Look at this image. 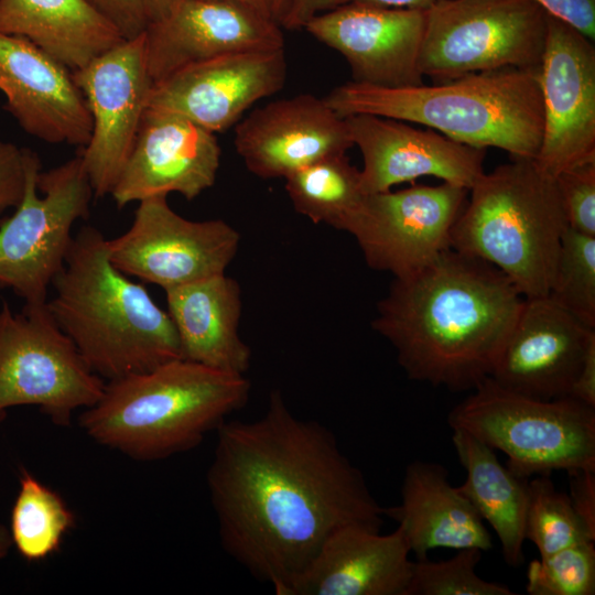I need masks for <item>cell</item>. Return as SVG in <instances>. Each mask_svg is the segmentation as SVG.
<instances>
[{
  "label": "cell",
  "instance_id": "8fae6325",
  "mask_svg": "<svg viewBox=\"0 0 595 595\" xmlns=\"http://www.w3.org/2000/svg\"><path fill=\"white\" fill-rule=\"evenodd\" d=\"M166 195L144 198L130 228L108 239L111 263L164 291L225 273L240 235L221 219L194 221L174 212Z\"/></svg>",
  "mask_w": 595,
  "mask_h": 595
},
{
  "label": "cell",
  "instance_id": "9c48e42d",
  "mask_svg": "<svg viewBox=\"0 0 595 595\" xmlns=\"http://www.w3.org/2000/svg\"><path fill=\"white\" fill-rule=\"evenodd\" d=\"M548 15L532 0H437L425 9L421 74L445 82L507 67L538 68Z\"/></svg>",
  "mask_w": 595,
  "mask_h": 595
},
{
  "label": "cell",
  "instance_id": "3957f363",
  "mask_svg": "<svg viewBox=\"0 0 595 595\" xmlns=\"http://www.w3.org/2000/svg\"><path fill=\"white\" fill-rule=\"evenodd\" d=\"M107 242L89 225L73 236L46 307L89 369L112 380L182 358V353L167 311L111 263Z\"/></svg>",
  "mask_w": 595,
  "mask_h": 595
},
{
  "label": "cell",
  "instance_id": "8992f818",
  "mask_svg": "<svg viewBox=\"0 0 595 595\" xmlns=\"http://www.w3.org/2000/svg\"><path fill=\"white\" fill-rule=\"evenodd\" d=\"M468 193L451 248L493 264L523 298L547 296L569 228L555 177L533 159H511Z\"/></svg>",
  "mask_w": 595,
  "mask_h": 595
},
{
  "label": "cell",
  "instance_id": "f1b7e54d",
  "mask_svg": "<svg viewBox=\"0 0 595 595\" xmlns=\"http://www.w3.org/2000/svg\"><path fill=\"white\" fill-rule=\"evenodd\" d=\"M76 517L62 496L26 468H20L19 491L10 516L12 545L28 562L56 553Z\"/></svg>",
  "mask_w": 595,
  "mask_h": 595
},
{
  "label": "cell",
  "instance_id": "2e32d148",
  "mask_svg": "<svg viewBox=\"0 0 595 595\" xmlns=\"http://www.w3.org/2000/svg\"><path fill=\"white\" fill-rule=\"evenodd\" d=\"M424 28L425 10L361 3L320 13L303 26L345 57L354 82L382 87L423 84Z\"/></svg>",
  "mask_w": 595,
  "mask_h": 595
},
{
  "label": "cell",
  "instance_id": "ab89813d",
  "mask_svg": "<svg viewBox=\"0 0 595 595\" xmlns=\"http://www.w3.org/2000/svg\"><path fill=\"white\" fill-rule=\"evenodd\" d=\"M569 397L595 407V342L586 351Z\"/></svg>",
  "mask_w": 595,
  "mask_h": 595
},
{
  "label": "cell",
  "instance_id": "4316f807",
  "mask_svg": "<svg viewBox=\"0 0 595 595\" xmlns=\"http://www.w3.org/2000/svg\"><path fill=\"white\" fill-rule=\"evenodd\" d=\"M452 443L466 478L457 486L479 517L494 529L507 565L524 561V520L529 479L504 466L495 450L463 430H452Z\"/></svg>",
  "mask_w": 595,
  "mask_h": 595
},
{
  "label": "cell",
  "instance_id": "f35d334b",
  "mask_svg": "<svg viewBox=\"0 0 595 595\" xmlns=\"http://www.w3.org/2000/svg\"><path fill=\"white\" fill-rule=\"evenodd\" d=\"M567 475L571 504L585 526L595 533V469H575Z\"/></svg>",
  "mask_w": 595,
  "mask_h": 595
},
{
  "label": "cell",
  "instance_id": "7a4b0ae2",
  "mask_svg": "<svg viewBox=\"0 0 595 595\" xmlns=\"http://www.w3.org/2000/svg\"><path fill=\"white\" fill-rule=\"evenodd\" d=\"M523 301L493 264L451 248L393 278L371 326L409 379L461 392L490 376Z\"/></svg>",
  "mask_w": 595,
  "mask_h": 595
},
{
  "label": "cell",
  "instance_id": "7402d4cb",
  "mask_svg": "<svg viewBox=\"0 0 595 595\" xmlns=\"http://www.w3.org/2000/svg\"><path fill=\"white\" fill-rule=\"evenodd\" d=\"M234 144L246 167L261 178L286 177L354 147L345 119L311 94L252 110L237 123Z\"/></svg>",
  "mask_w": 595,
  "mask_h": 595
},
{
  "label": "cell",
  "instance_id": "d590c367",
  "mask_svg": "<svg viewBox=\"0 0 595 595\" xmlns=\"http://www.w3.org/2000/svg\"><path fill=\"white\" fill-rule=\"evenodd\" d=\"M26 148L0 141V215L17 207L26 183Z\"/></svg>",
  "mask_w": 595,
  "mask_h": 595
},
{
  "label": "cell",
  "instance_id": "484cf974",
  "mask_svg": "<svg viewBox=\"0 0 595 595\" xmlns=\"http://www.w3.org/2000/svg\"><path fill=\"white\" fill-rule=\"evenodd\" d=\"M0 32L30 40L72 72L125 40L86 0H0Z\"/></svg>",
  "mask_w": 595,
  "mask_h": 595
},
{
  "label": "cell",
  "instance_id": "4fadbf2b",
  "mask_svg": "<svg viewBox=\"0 0 595 595\" xmlns=\"http://www.w3.org/2000/svg\"><path fill=\"white\" fill-rule=\"evenodd\" d=\"M93 128L83 159L95 198L110 195L133 148L153 87L144 32L123 40L73 72Z\"/></svg>",
  "mask_w": 595,
  "mask_h": 595
},
{
  "label": "cell",
  "instance_id": "8d00e7d4",
  "mask_svg": "<svg viewBox=\"0 0 595 595\" xmlns=\"http://www.w3.org/2000/svg\"><path fill=\"white\" fill-rule=\"evenodd\" d=\"M120 32L125 40L142 34L147 26L140 0H86Z\"/></svg>",
  "mask_w": 595,
  "mask_h": 595
},
{
  "label": "cell",
  "instance_id": "ffe728a7",
  "mask_svg": "<svg viewBox=\"0 0 595 595\" xmlns=\"http://www.w3.org/2000/svg\"><path fill=\"white\" fill-rule=\"evenodd\" d=\"M273 19L231 0H184L144 31L149 74L156 83L217 56L284 48Z\"/></svg>",
  "mask_w": 595,
  "mask_h": 595
},
{
  "label": "cell",
  "instance_id": "d4e9b609",
  "mask_svg": "<svg viewBox=\"0 0 595 595\" xmlns=\"http://www.w3.org/2000/svg\"><path fill=\"white\" fill-rule=\"evenodd\" d=\"M182 358L245 375L251 350L239 335L241 292L225 273L165 290Z\"/></svg>",
  "mask_w": 595,
  "mask_h": 595
},
{
  "label": "cell",
  "instance_id": "ba28073f",
  "mask_svg": "<svg viewBox=\"0 0 595 595\" xmlns=\"http://www.w3.org/2000/svg\"><path fill=\"white\" fill-rule=\"evenodd\" d=\"M94 192L80 155L41 171L26 152L25 191L14 213L0 223V286L25 304H42L64 266L72 227L86 218Z\"/></svg>",
  "mask_w": 595,
  "mask_h": 595
},
{
  "label": "cell",
  "instance_id": "e0dca14e",
  "mask_svg": "<svg viewBox=\"0 0 595 595\" xmlns=\"http://www.w3.org/2000/svg\"><path fill=\"white\" fill-rule=\"evenodd\" d=\"M220 155L216 133L178 113L147 108L110 195L118 208L170 193L192 201L215 184Z\"/></svg>",
  "mask_w": 595,
  "mask_h": 595
},
{
  "label": "cell",
  "instance_id": "ee69618b",
  "mask_svg": "<svg viewBox=\"0 0 595 595\" xmlns=\"http://www.w3.org/2000/svg\"><path fill=\"white\" fill-rule=\"evenodd\" d=\"M283 0H277V14H278V11L282 4ZM277 14H275V18H277Z\"/></svg>",
  "mask_w": 595,
  "mask_h": 595
},
{
  "label": "cell",
  "instance_id": "60d3db41",
  "mask_svg": "<svg viewBox=\"0 0 595 595\" xmlns=\"http://www.w3.org/2000/svg\"><path fill=\"white\" fill-rule=\"evenodd\" d=\"M148 25L165 18L184 0H140Z\"/></svg>",
  "mask_w": 595,
  "mask_h": 595
},
{
  "label": "cell",
  "instance_id": "603a6c76",
  "mask_svg": "<svg viewBox=\"0 0 595 595\" xmlns=\"http://www.w3.org/2000/svg\"><path fill=\"white\" fill-rule=\"evenodd\" d=\"M402 530L348 524L323 543L290 595H407L414 562Z\"/></svg>",
  "mask_w": 595,
  "mask_h": 595
},
{
  "label": "cell",
  "instance_id": "5bb4252c",
  "mask_svg": "<svg viewBox=\"0 0 595 595\" xmlns=\"http://www.w3.org/2000/svg\"><path fill=\"white\" fill-rule=\"evenodd\" d=\"M569 23L548 15L544 51L538 67L543 133L533 159L556 176L595 161V46Z\"/></svg>",
  "mask_w": 595,
  "mask_h": 595
},
{
  "label": "cell",
  "instance_id": "4dcf8cb0",
  "mask_svg": "<svg viewBox=\"0 0 595 595\" xmlns=\"http://www.w3.org/2000/svg\"><path fill=\"white\" fill-rule=\"evenodd\" d=\"M548 295L595 328V236L566 229Z\"/></svg>",
  "mask_w": 595,
  "mask_h": 595
},
{
  "label": "cell",
  "instance_id": "e575fe53",
  "mask_svg": "<svg viewBox=\"0 0 595 595\" xmlns=\"http://www.w3.org/2000/svg\"><path fill=\"white\" fill-rule=\"evenodd\" d=\"M437 0H283L275 21L288 30L303 29L313 17L346 4L361 3L388 8L425 10Z\"/></svg>",
  "mask_w": 595,
  "mask_h": 595
},
{
  "label": "cell",
  "instance_id": "cb8c5ba5",
  "mask_svg": "<svg viewBox=\"0 0 595 595\" xmlns=\"http://www.w3.org/2000/svg\"><path fill=\"white\" fill-rule=\"evenodd\" d=\"M385 516L398 522L410 552L416 560L431 550L493 548L489 531L457 486H452L445 466L424 461L407 465L400 504L385 508Z\"/></svg>",
  "mask_w": 595,
  "mask_h": 595
},
{
  "label": "cell",
  "instance_id": "7c38bea8",
  "mask_svg": "<svg viewBox=\"0 0 595 595\" xmlns=\"http://www.w3.org/2000/svg\"><path fill=\"white\" fill-rule=\"evenodd\" d=\"M467 195V188L445 182L366 194L346 231L369 268L407 278L451 249L452 228Z\"/></svg>",
  "mask_w": 595,
  "mask_h": 595
},
{
  "label": "cell",
  "instance_id": "d6a6232c",
  "mask_svg": "<svg viewBox=\"0 0 595 595\" xmlns=\"http://www.w3.org/2000/svg\"><path fill=\"white\" fill-rule=\"evenodd\" d=\"M526 576V591L530 595H593L594 542L575 544L532 560Z\"/></svg>",
  "mask_w": 595,
  "mask_h": 595
},
{
  "label": "cell",
  "instance_id": "836d02e7",
  "mask_svg": "<svg viewBox=\"0 0 595 595\" xmlns=\"http://www.w3.org/2000/svg\"><path fill=\"white\" fill-rule=\"evenodd\" d=\"M555 182L569 228L595 236V161L562 171Z\"/></svg>",
  "mask_w": 595,
  "mask_h": 595
},
{
  "label": "cell",
  "instance_id": "74e56055",
  "mask_svg": "<svg viewBox=\"0 0 595 595\" xmlns=\"http://www.w3.org/2000/svg\"><path fill=\"white\" fill-rule=\"evenodd\" d=\"M544 11L595 39V0H532Z\"/></svg>",
  "mask_w": 595,
  "mask_h": 595
},
{
  "label": "cell",
  "instance_id": "f546056e",
  "mask_svg": "<svg viewBox=\"0 0 595 595\" xmlns=\"http://www.w3.org/2000/svg\"><path fill=\"white\" fill-rule=\"evenodd\" d=\"M524 538L544 558L575 544L594 542L595 533L578 517L569 495L556 489L550 475H540L528 483Z\"/></svg>",
  "mask_w": 595,
  "mask_h": 595
},
{
  "label": "cell",
  "instance_id": "6da1fadb",
  "mask_svg": "<svg viewBox=\"0 0 595 595\" xmlns=\"http://www.w3.org/2000/svg\"><path fill=\"white\" fill-rule=\"evenodd\" d=\"M206 480L224 550L275 594L290 595L339 528L381 529L382 508L326 426L282 393L253 421H225Z\"/></svg>",
  "mask_w": 595,
  "mask_h": 595
},
{
  "label": "cell",
  "instance_id": "9a60e30c",
  "mask_svg": "<svg viewBox=\"0 0 595 595\" xmlns=\"http://www.w3.org/2000/svg\"><path fill=\"white\" fill-rule=\"evenodd\" d=\"M284 50L231 53L188 65L153 84L148 107L223 132L286 79Z\"/></svg>",
  "mask_w": 595,
  "mask_h": 595
},
{
  "label": "cell",
  "instance_id": "44dd1931",
  "mask_svg": "<svg viewBox=\"0 0 595 595\" xmlns=\"http://www.w3.org/2000/svg\"><path fill=\"white\" fill-rule=\"evenodd\" d=\"M0 90L29 134L86 147L93 121L73 72L30 40L0 32Z\"/></svg>",
  "mask_w": 595,
  "mask_h": 595
},
{
  "label": "cell",
  "instance_id": "30bf717a",
  "mask_svg": "<svg viewBox=\"0 0 595 595\" xmlns=\"http://www.w3.org/2000/svg\"><path fill=\"white\" fill-rule=\"evenodd\" d=\"M105 380L93 372L73 342L42 304L14 313L0 307V422L10 408L36 407L57 426L91 407Z\"/></svg>",
  "mask_w": 595,
  "mask_h": 595
},
{
  "label": "cell",
  "instance_id": "277c9868",
  "mask_svg": "<svg viewBox=\"0 0 595 595\" xmlns=\"http://www.w3.org/2000/svg\"><path fill=\"white\" fill-rule=\"evenodd\" d=\"M245 375L184 358L108 380L79 415L96 443L141 462L165 459L199 445L247 403Z\"/></svg>",
  "mask_w": 595,
  "mask_h": 595
},
{
  "label": "cell",
  "instance_id": "1f68e13d",
  "mask_svg": "<svg viewBox=\"0 0 595 595\" xmlns=\"http://www.w3.org/2000/svg\"><path fill=\"white\" fill-rule=\"evenodd\" d=\"M482 553L467 548L444 561L416 560L407 595H513L507 585L477 575Z\"/></svg>",
  "mask_w": 595,
  "mask_h": 595
},
{
  "label": "cell",
  "instance_id": "52a82bcc",
  "mask_svg": "<svg viewBox=\"0 0 595 595\" xmlns=\"http://www.w3.org/2000/svg\"><path fill=\"white\" fill-rule=\"evenodd\" d=\"M472 391L450 411L448 425L505 453L515 475L595 469V407L571 397H527L489 377Z\"/></svg>",
  "mask_w": 595,
  "mask_h": 595
},
{
  "label": "cell",
  "instance_id": "d6986e66",
  "mask_svg": "<svg viewBox=\"0 0 595 595\" xmlns=\"http://www.w3.org/2000/svg\"><path fill=\"white\" fill-rule=\"evenodd\" d=\"M344 119L363 155L360 185L365 194L386 192L421 176L469 190L484 173L486 149L392 118L357 113Z\"/></svg>",
  "mask_w": 595,
  "mask_h": 595
},
{
  "label": "cell",
  "instance_id": "ac0fdd59",
  "mask_svg": "<svg viewBox=\"0 0 595 595\" xmlns=\"http://www.w3.org/2000/svg\"><path fill=\"white\" fill-rule=\"evenodd\" d=\"M591 328L549 295L524 298L489 378L542 400L569 397L589 345Z\"/></svg>",
  "mask_w": 595,
  "mask_h": 595
},
{
  "label": "cell",
  "instance_id": "83f0119b",
  "mask_svg": "<svg viewBox=\"0 0 595 595\" xmlns=\"http://www.w3.org/2000/svg\"><path fill=\"white\" fill-rule=\"evenodd\" d=\"M285 191L294 209L315 224L345 230L366 195L360 170L346 153L324 156L286 177Z\"/></svg>",
  "mask_w": 595,
  "mask_h": 595
},
{
  "label": "cell",
  "instance_id": "b9f144b4",
  "mask_svg": "<svg viewBox=\"0 0 595 595\" xmlns=\"http://www.w3.org/2000/svg\"><path fill=\"white\" fill-rule=\"evenodd\" d=\"M275 21L277 0H231Z\"/></svg>",
  "mask_w": 595,
  "mask_h": 595
},
{
  "label": "cell",
  "instance_id": "7bdbcfd3",
  "mask_svg": "<svg viewBox=\"0 0 595 595\" xmlns=\"http://www.w3.org/2000/svg\"><path fill=\"white\" fill-rule=\"evenodd\" d=\"M12 545L9 528L0 523V561L7 556Z\"/></svg>",
  "mask_w": 595,
  "mask_h": 595
},
{
  "label": "cell",
  "instance_id": "5b68a950",
  "mask_svg": "<svg viewBox=\"0 0 595 595\" xmlns=\"http://www.w3.org/2000/svg\"><path fill=\"white\" fill-rule=\"evenodd\" d=\"M324 100L343 118L368 113L418 123L470 147L505 150L511 159H534L543 133L538 68L507 67L403 87L351 80Z\"/></svg>",
  "mask_w": 595,
  "mask_h": 595
}]
</instances>
